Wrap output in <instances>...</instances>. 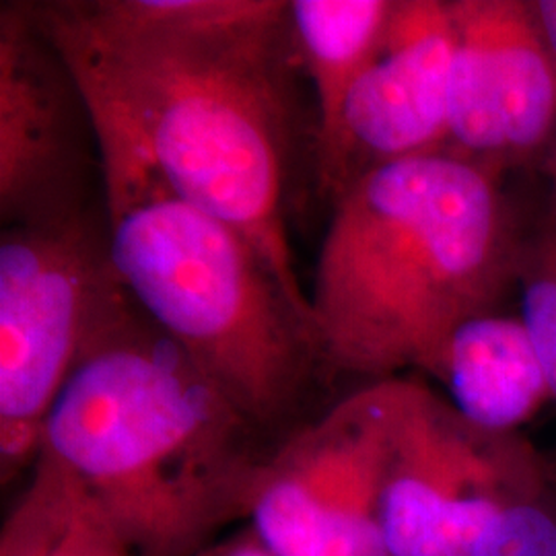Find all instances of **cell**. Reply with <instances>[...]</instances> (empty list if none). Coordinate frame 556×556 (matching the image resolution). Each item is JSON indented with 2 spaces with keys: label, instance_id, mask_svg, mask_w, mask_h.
Returning a JSON list of instances; mask_svg holds the SVG:
<instances>
[{
  "label": "cell",
  "instance_id": "30bf717a",
  "mask_svg": "<svg viewBox=\"0 0 556 556\" xmlns=\"http://www.w3.org/2000/svg\"><path fill=\"white\" fill-rule=\"evenodd\" d=\"M450 147L498 169L556 126V52L534 2L452 0Z\"/></svg>",
  "mask_w": 556,
  "mask_h": 556
},
{
  "label": "cell",
  "instance_id": "8fae6325",
  "mask_svg": "<svg viewBox=\"0 0 556 556\" xmlns=\"http://www.w3.org/2000/svg\"><path fill=\"white\" fill-rule=\"evenodd\" d=\"M429 376L447 390L459 417L491 435H516L553 402L523 319L495 312L456 328Z\"/></svg>",
  "mask_w": 556,
  "mask_h": 556
},
{
  "label": "cell",
  "instance_id": "e0dca14e",
  "mask_svg": "<svg viewBox=\"0 0 556 556\" xmlns=\"http://www.w3.org/2000/svg\"><path fill=\"white\" fill-rule=\"evenodd\" d=\"M538 20L556 52V0H536L534 2Z\"/></svg>",
  "mask_w": 556,
  "mask_h": 556
},
{
  "label": "cell",
  "instance_id": "ba28073f",
  "mask_svg": "<svg viewBox=\"0 0 556 556\" xmlns=\"http://www.w3.org/2000/svg\"><path fill=\"white\" fill-rule=\"evenodd\" d=\"M100 142L89 103L29 4L0 9V219L43 225L93 213Z\"/></svg>",
  "mask_w": 556,
  "mask_h": 556
},
{
  "label": "cell",
  "instance_id": "3957f363",
  "mask_svg": "<svg viewBox=\"0 0 556 556\" xmlns=\"http://www.w3.org/2000/svg\"><path fill=\"white\" fill-rule=\"evenodd\" d=\"M260 433L132 303L62 386L41 452L140 556H188L245 521Z\"/></svg>",
  "mask_w": 556,
  "mask_h": 556
},
{
  "label": "cell",
  "instance_id": "9c48e42d",
  "mask_svg": "<svg viewBox=\"0 0 556 556\" xmlns=\"http://www.w3.org/2000/svg\"><path fill=\"white\" fill-rule=\"evenodd\" d=\"M452 50L450 2L396 0L378 54L316 155L324 194L337 200L371 169L450 147Z\"/></svg>",
  "mask_w": 556,
  "mask_h": 556
},
{
  "label": "cell",
  "instance_id": "9a60e30c",
  "mask_svg": "<svg viewBox=\"0 0 556 556\" xmlns=\"http://www.w3.org/2000/svg\"><path fill=\"white\" fill-rule=\"evenodd\" d=\"M477 556H556V470L548 466L509 505Z\"/></svg>",
  "mask_w": 556,
  "mask_h": 556
},
{
  "label": "cell",
  "instance_id": "7a4b0ae2",
  "mask_svg": "<svg viewBox=\"0 0 556 556\" xmlns=\"http://www.w3.org/2000/svg\"><path fill=\"white\" fill-rule=\"evenodd\" d=\"M519 252L497 169L443 149L367 172L334 200L309 293L324 376L431 374Z\"/></svg>",
  "mask_w": 556,
  "mask_h": 556
},
{
  "label": "cell",
  "instance_id": "52a82bcc",
  "mask_svg": "<svg viewBox=\"0 0 556 556\" xmlns=\"http://www.w3.org/2000/svg\"><path fill=\"white\" fill-rule=\"evenodd\" d=\"M548 464L517 435L484 433L406 379L379 489L390 556H477Z\"/></svg>",
  "mask_w": 556,
  "mask_h": 556
},
{
  "label": "cell",
  "instance_id": "2e32d148",
  "mask_svg": "<svg viewBox=\"0 0 556 556\" xmlns=\"http://www.w3.org/2000/svg\"><path fill=\"white\" fill-rule=\"evenodd\" d=\"M188 556H277L262 540L254 530L243 523L241 530L225 532L223 536L215 538L206 546L199 548L197 553Z\"/></svg>",
  "mask_w": 556,
  "mask_h": 556
},
{
  "label": "cell",
  "instance_id": "7c38bea8",
  "mask_svg": "<svg viewBox=\"0 0 556 556\" xmlns=\"http://www.w3.org/2000/svg\"><path fill=\"white\" fill-rule=\"evenodd\" d=\"M394 7L396 0L289 2L299 64L316 100L318 153L330 144L344 101L378 54Z\"/></svg>",
  "mask_w": 556,
  "mask_h": 556
},
{
  "label": "cell",
  "instance_id": "5b68a950",
  "mask_svg": "<svg viewBox=\"0 0 556 556\" xmlns=\"http://www.w3.org/2000/svg\"><path fill=\"white\" fill-rule=\"evenodd\" d=\"M96 213L2 227L0 470L34 468L43 425L87 346L132 305Z\"/></svg>",
  "mask_w": 556,
  "mask_h": 556
},
{
  "label": "cell",
  "instance_id": "6da1fadb",
  "mask_svg": "<svg viewBox=\"0 0 556 556\" xmlns=\"http://www.w3.org/2000/svg\"><path fill=\"white\" fill-rule=\"evenodd\" d=\"M96 118L139 144L179 194L233 225L312 319L287 231L299 64L289 2L29 4ZM314 328V326H312Z\"/></svg>",
  "mask_w": 556,
  "mask_h": 556
},
{
  "label": "cell",
  "instance_id": "277c9868",
  "mask_svg": "<svg viewBox=\"0 0 556 556\" xmlns=\"http://www.w3.org/2000/svg\"><path fill=\"white\" fill-rule=\"evenodd\" d=\"M93 122L119 282L260 435L285 429L324 376L312 319L250 239L179 194L116 124Z\"/></svg>",
  "mask_w": 556,
  "mask_h": 556
},
{
  "label": "cell",
  "instance_id": "ac0fdd59",
  "mask_svg": "<svg viewBox=\"0 0 556 556\" xmlns=\"http://www.w3.org/2000/svg\"><path fill=\"white\" fill-rule=\"evenodd\" d=\"M555 192H556V174H555Z\"/></svg>",
  "mask_w": 556,
  "mask_h": 556
},
{
  "label": "cell",
  "instance_id": "d6986e66",
  "mask_svg": "<svg viewBox=\"0 0 556 556\" xmlns=\"http://www.w3.org/2000/svg\"><path fill=\"white\" fill-rule=\"evenodd\" d=\"M0 556H9V555H0Z\"/></svg>",
  "mask_w": 556,
  "mask_h": 556
},
{
  "label": "cell",
  "instance_id": "5bb4252c",
  "mask_svg": "<svg viewBox=\"0 0 556 556\" xmlns=\"http://www.w3.org/2000/svg\"><path fill=\"white\" fill-rule=\"evenodd\" d=\"M521 316L556 404V227L521 248L517 262Z\"/></svg>",
  "mask_w": 556,
  "mask_h": 556
},
{
  "label": "cell",
  "instance_id": "4fadbf2b",
  "mask_svg": "<svg viewBox=\"0 0 556 556\" xmlns=\"http://www.w3.org/2000/svg\"><path fill=\"white\" fill-rule=\"evenodd\" d=\"M0 555L140 556L79 482L43 452L4 521Z\"/></svg>",
  "mask_w": 556,
  "mask_h": 556
},
{
  "label": "cell",
  "instance_id": "8992f818",
  "mask_svg": "<svg viewBox=\"0 0 556 556\" xmlns=\"http://www.w3.org/2000/svg\"><path fill=\"white\" fill-rule=\"evenodd\" d=\"M404 388V378L371 381L264 457L245 523L275 555L390 556L379 489Z\"/></svg>",
  "mask_w": 556,
  "mask_h": 556
}]
</instances>
